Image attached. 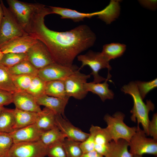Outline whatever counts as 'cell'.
Segmentation results:
<instances>
[{"instance_id":"6da1fadb","label":"cell","mask_w":157,"mask_h":157,"mask_svg":"<svg viewBox=\"0 0 157 157\" xmlns=\"http://www.w3.org/2000/svg\"><path fill=\"white\" fill-rule=\"evenodd\" d=\"M51 14L49 8L43 5L34 15L25 31L46 46L54 62L71 66L76 56L94 45L96 36L85 24L65 32L51 30L44 22L45 17Z\"/></svg>"},{"instance_id":"7a4b0ae2","label":"cell","mask_w":157,"mask_h":157,"mask_svg":"<svg viewBox=\"0 0 157 157\" xmlns=\"http://www.w3.org/2000/svg\"><path fill=\"white\" fill-rule=\"evenodd\" d=\"M121 90L131 95L133 99V106L130 111L131 121L135 122L137 121L138 125L141 124L146 135L149 136L148 126L150 121L149 115L150 111L154 109V104L150 100H146V103L143 102L134 81H131L124 85Z\"/></svg>"},{"instance_id":"3957f363","label":"cell","mask_w":157,"mask_h":157,"mask_svg":"<svg viewBox=\"0 0 157 157\" xmlns=\"http://www.w3.org/2000/svg\"><path fill=\"white\" fill-rule=\"evenodd\" d=\"M125 115L117 112L111 116L106 114L104 119L107 126L106 128L112 141L117 142L119 139L124 140L129 142L135 133L137 127H130L124 122Z\"/></svg>"},{"instance_id":"277c9868","label":"cell","mask_w":157,"mask_h":157,"mask_svg":"<svg viewBox=\"0 0 157 157\" xmlns=\"http://www.w3.org/2000/svg\"><path fill=\"white\" fill-rule=\"evenodd\" d=\"M0 2L3 16L0 26V48L10 40L28 34L17 22L3 1Z\"/></svg>"},{"instance_id":"5b68a950","label":"cell","mask_w":157,"mask_h":157,"mask_svg":"<svg viewBox=\"0 0 157 157\" xmlns=\"http://www.w3.org/2000/svg\"><path fill=\"white\" fill-rule=\"evenodd\" d=\"M77 57L78 60L82 63L78 70L80 71L85 66H89L92 70L90 74L93 76L92 82L94 83H100L106 80V78L99 74V72L101 69L107 68L109 72L112 69L109 61L101 52H96L90 50L85 54L78 55Z\"/></svg>"},{"instance_id":"8992f818","label":"cell","mask_w":157,"mask_h":157,"mask_svg":"<svg viewBox=\"0 0 157 157\" xmlns=\"http://www.w3.org/2000/svg\"><path fill=\"white\" fill-rule=\"evenodd\" d=\"M139 125L129 142V151L133 156H142L144 154L157 156V140L149 138Z\"/></svg>"},{"instance_id":"52a82bcc","label":"cell","mask_w":157,"mask_h":157,"mask_svg":"<svg viewBox=\"0 0 157 157\" xmlns=\"http://www.w3.org/2000/svg\"><path fill=\"white\" fill-rule=\"evenodd\" d=\"M6 1L10 11L25 31L34 15L42 4L28 3L18 0H7Z\"/></svg>"},{"instance_id":"ba28073f","label":"cell","mask_w":157,"mask_h":157,"mask_svg":"<svg viewBox=\"0 0 157 157\" xmlns=\"http://www.w3.org/2000/svg\"><path fill=\"white\" fill-rule=\"evenodd\" d=\"M48 150L40 140L13 143L7 157H45Z\"/></svg>"},{"instance_id":"9c48e42d","label":"cell","mask_w":157,"mask_h":157,"mask_svg":"<svg viewBox=\"0 0 157 157\" xmlns=\"http://www.w3.org/2000/svg\"><path fill=\"white\" fill-rule=\"evenodd\" d=\"M90 76V74L80 72L78 69L65 78L64 80L68 97H72L78 100L85 97L88 92L85 88V85Z\"/></svg>"},{"instance_id":"30bf717a","label":"cell","mask_w":157,"mask_h":157,"mask_svg":"<svg viewBox=\"0 0 157 157\" xmlns=\"http://www.w3.org/2000/svg\"><path fill=\"white\" fill-rule=\"evenodd\" d=\"M78 69L75 65L67 66L55 62L39 69L37 76L45 82L64 80Z\"/></svg>"},{"instance_id":"8fae6325","label":"cell","mask_w":157,"mask_h":157,"mask_svg":"<svg viewBox=\"0 0 157 157\" xmlns=\"http://www.w3.org/2000/svg\"><path fill=\"white\" fill-rule=\"evenodd\" d=\"M27 60L38 70L55 63L46 46L38 40L26 53Z\"/></svg>"},{"instance_id":"7c38bea8","label":"cell","mask_w":157,"mask_h":157,"mask_svg":"<svg viewBox=\"0 0 157 157\" xmlns=\"http://www.w3.org/2000/svg\"><path fill=\"white\" fill-rule=\"evenodd\" d=\"M38 40L28 34L15 38L2 45L3 53H26Z\"/></svg>"},{"instance_id":"4fadbf2b","label":"cell","mask_w":157,"mask_h":157,"mask_svg":"<svg viewBox=\"0 0 157 157\" xmlns=\"http://www.w3.org/2000/svg\"><path fill=\"white\" fill-rule=\"evenodd\" d=\"M55 124L66 138L82 142L89 136L90 134L82 131L67 121L62 115L56 114Z\"/></svg>"},{"instance_id":"5bb4252c","label":"cell","mask_w":157,"mask_h":157,"mask_svg":"<svg viewBox=\"0 0 157 157\" xmlns=\"http://www.w3.org/2000/svg\"><path fill=\"white\" fill-rule=\"evenodd\" d=\"M13 103L15 108L20 110L36 113L42 110L35 98L26 91H17L13 92Z\"/></svg>"},{"instance_id":"9a60e30c","label":"cell","mask_w":157,"mask_h":157,"mask_svg":"<svg viewBox=\"0 0 157 157\" xmlns=\"http://www.w3.org/2000/svg\"><path fill=\"white\" fill-rule=\"evenodd\" d=\"M42 132L34 124L9 133L14 143L31 142L40 140Z\"/></svg>"},{"instance_id":"2e32d148","label":"cell","mask_w":157,"mask_h":157,"mask_svg":"<svg viewBox=\"0 0 157 157\" xmlns=\"http://www.w3.org/2000/svg\"><path fill=\"white\" fill-rule=\"evenodd\" d=\"M35 99L40 106H44L53 111L56 114L61 115L65 118V109L69 99L50 96L46 94Z\"/></svg>"},{"instance_id":"e0dca14e","label":"cell","mask_w":157,"mask_h":157,"mask_svg":"<svg viewBox=\"0 0 157 157\" xmlns=\"http://www.w3.org/2000/svg\"><path fill=\"white\" fill-rule=\"evenodd\" d=\"M109 72L108 71L107 77L103 83L86 82L85 85V88L87 91L90 92L97 94L103 102L107 99H112L114 97V93L112 90L109 89V85L107 83L111 77Z\"/></svg>"},{"instance_id":"ac0fdd59","label":"cell","mask_w":157,"mask_h":157,"mask_svg":"<svg viewBox=\"0 0 157 157\" xmlns=\"http://www.w3.org/2000/svg\"><path fill=\"white\" fill-rule=\"evenodd\" d=\"M56 115L53 111L45 107L38 113L35 124L42 132L49 130L56 126Z\"/></svg>"},{"instance_id":"d6986e66","label":"cell","mask_w":157,"mask_h":157,"mask_svg":"<svg viewBox=\"0 0 157 157\" xmlns=\"http://www.w3.org/2000/svg\"><path fill=\"white\" fill-rule=\"evenodd\" d=\"M15 117L14 131L35 123L38 113L14 109Z\"/></svg>"},{"instance_id":"ffe728a7","label":"cell","mask_w":157,"mask_h":157,"mask_svg":"<svg viewBox=\"0 0 157 157\" xmlns=\"http://www.w3.org/2000/svg\"><path fill=\"white\" fill-rule=\"evenodd\" d=\"M129 142L123 139L110 141L108 153L105 157H133L128 150Z\"/></svg>"},{"instance_id":"44dd1931","label":"cell","mask_w":157,"mask_h":157,"mask_svg":"<svg viewBox=\"0 0 157 157\" xmlns=\"http://www.w3.org/2000/svg\"><path fill=\"white\" fill-rule=\"evenodd\" d=\"M45 94L50 96L64 99L69 98L67 96L64 80L46 82Z\"/></svg>"},{"instance_id":"7402d4cb","label":"cell","mask_w":157,"mask_h":157,"mask_svg":"<svg viewBox=\"0 0 157 157\" xmlns=\"http://www.w3.org/2000/svg\"><path fill=\"white\" fill-rule=\"evenodd\" d=\"M66 138L56 126L51 129L42 132L40 140L48 148L58 142H63Z\"/></svg>"},{"instance_id":"603a6c76","label":"cell","mask_w":157,"mask_h":157,"mask_svg":"<svg viewBox=\"0 0 157 157\" xmlns=\"http://www.w3.org/2000/svg\"><path fill=\"white\" fill-rule=\"evenodd\" d=\"M8 68L12 75H28L36 76H37L38 70L27 59Z\"/></svg>"},{"instance_id":"cb8c5ba5","label":"cell","mask_w":157,"mask_h":157,"mask_svg":"<svg viewBox=\"0 0 157 157\" xmlns=\"http://www.w3.org/2000/svg\"><path fill=\"white\" fill-rule=\"evenodd\" d=\"M15 121L14 109L5 108L0 114V132L9 133L13 131Z\"/></svg>"},{"instance_id":"d4e9b609","label":"cell","mask_w":157,"mask_h":157,"mask_svg":"<svg viewBox=\"0 0 157 157\" xmlns=\"http://www.w3.org/2000/svg\"><path fill=\"white\" fill-rule=\"evenodd\" d=\"M126 49V46L124 44L112 43L104 45L101 53L110 61L122 56Z\"/></svg>"},{"instance_id":"484cf974","label":"cell","mask_w":157,"mask_h":157,"mask_svg":"<svg viewBox=\"0 0 157 157\" xmlns=\"http://www.w3.org/2000/svg\"><path fill=\"white\" fill-rule=\"evenodd\" d=\"M0 90L12 93L17 91L8 67L0 64Z\"/></svg>"},{"instance_id":"4316f807","label":"cell","mask_w":157,"mask_h":157,"mask_svg":"<svg viewBox=\"0 0 157 157\" xmlns=\"http://www.w3.org/2000/svg\"><path fill=\"white\" fill-rule=\"evenodd\" d=\"M81 142L66 138L63 142L67 157H79L83 153Z\"/></svg>"},{"instance_id":"83f0119b","label":"cell","mask_w":157,"mask_h":157,"mask_svg":"<svg viewBox=\"0 0 157 157\" xmlns=\"http://www.w3.org/2000/svg\"><path fill=\"white\" fill-rule=\"evenodd\" d=\"M46 82L37 76L33 78L27 92L37 98L42 96L45 94Z\"/></svg>"},{"instance_id":"f1b7e54d","label":"cell","mask_w":157,"mask_h":157,"mask_svg":"<svg viewBox=\"0 0 157 157\" xmlns=\"http://www.w3.org/2000/svg\"><path fill=\"white\" fill-rule=\"evenodd\" d=\"M26 59V53H8L3 54L0 61V64L6 67H9Z\"/></svg>"},{"instance_id":"f546056e","label":"cell","mask_w":157,"mask_h":157,"mask_svg":"<svg viewBox=\"0 0 157 157\" xmlns=\"http://www.w3.org/2000/svg\"><path fill=\"white\" fill-rule=\"evenodd\" d=\"M35 76L28 75H12V78L17 91H26Z\"/></svg>"},{"instance_id":"4dcf8cb0","label":"cell","mask_w":157,"mask_h":157,"mask_svg":"<svg viewBox=\"0 0 157 157\" xmlns=\"http://www.w3.org/2000/svg\"><path fill=\"white\" fill-rule=\"evenodd\" d=\"M13 143L9 133L0 132V157H7Z\"/></svg>"},{"instance_id":"1f68e13d","label":"cell","mask_w":157,"mask_h":157,"mask_svg":"<svg viewBox=\"0 0 157 157\" xmlns=\"http://www.w3.org/2000/svg\"><path fill=\"white\" fill-rule=\"evenodd\" d=\"M137 87L139 93L143 99L147 94L151 90L157 87V79L149 81H134Z\"/></svg>"},{"instance_id":"d6a6232c","label":"cell","mask_w":157,"mask_h":157,"mask_svg":"<svg viewBox=\"0 0 157 157\" xmlns=\"http://www.w3.org/2000/svg\"><path fill=\"white\" fill-rule=\"evenodd\" d=\"M47 156L49 157H67L63 142L57 143L49 147Z\"/></svg>"},{"instance_id":"836d02e7","label":"cell","mask_w":157,"mask_h":157,"mask_svg":"<svg viewBox=\"0 0 157 157\" xmlns=\"http://www.w3.org/2000/svg\"><path fill=\"white\" fill-rule=\"evenodd\" d=\"M89 137L84 141L81 142V147L83 153L94 150L95 145L94 137L93 132L90 130Z\"/></svg>"},{"instance_id":"e575fe53","label":"cell","mask_w":157,"mask_h":157,"mask_svg":"<svg viewBox=\"0 0 157 157\" xmlns=\"http://www.w3.org/2000/svg\"><path fill=\"white\" fill-rule=\"evenodd\" d=\"M149 136L157 140V114L155 113L153 116L152 119L149 121L148 126Z\"/></svg>"},{"instance_id":"d590c367","label":"cell","mask_w":157,"mask_h":157,"mask_svg":"<svg viewBox=\"0 0 157 157\" xmlns=\"http://www.w3.org/2000/svg\"><path fill=\"white\" fill-rule=\"evenodd\" d=\"M13 93L0 90V106H3L13 103Z\"/></svg>"},{"instance_id":"8d00e7d4","label":"cell","mask_w":157,"mask_h":157,"mask_svg":"<svg viewBox=\"0 0 157 157\" xmlns=\"http://www.w3.org/2000/svg\"><path fill=\"white\" fill-rule=\"evenodd\" d=\"M79 157H104L95 150L83 153Z\"/></svg>"},{"instance_id":"74e56055","label":"cell","mask_w":157,"mask_h":157,"mask_svg":"<svg viewBox=\"0 0 157 157\" xmlns=\"http://www.w3.org/2000/svg\"><path fill=\"white\" fill-rule=\"evenodd\" d=\"M3 16V11L0 2V26L2 22Z\"/></svg>"},{"instance_id":"f35d334b","label":"cell","mask_w":157,"mask_h":157,"mask_svg":"<svg viewBox=\"0 0 157 157\" xmlns=\"http://www.w3.org/2000/svg\"><path fill=\"white\" fill-rule=\"evenodd\" d=\"M4 54L0 49V61H1L3 55Z\"/></svg>"},{"instance_id":"ab89813d","label":"cell","mask_w":157,"mask_h":157,"mask_svg":"<svg viewBox=\"0 0 157 157\" xmlns=\"http://www.w3.org/2000/svg\"><path fill=\"white\" fill-rule=\"evenodd\" d=\"M5 108L3 106H0V114Z\"/></svg>"},{"instance_id":"60d3db41","label":"cell","mask_w":157,"mask_h":157,"mask_svg":"<svg viewBox=\"0 0 157 157\" xmlns=\"http://www.w3.org/2000/svg\"><path fill=\"white\" fill-rule=\"evenodd\" d=\"M133 157H142V156H133Z\"/></svg>"}]
</instances>
